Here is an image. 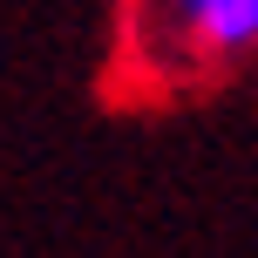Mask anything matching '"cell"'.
I'll use <instances>...</instances> for the list:
<instances>
[{"label":"cell","instance_id":"obj_1","mask_svg":"<svg viewBox=\"0 0 258 258\" xmlns=\"http://www.w3.org/2000/svg\"><path fill=\"white\" fill-rule=\"evenodd\" d=\"M156 14L197 61H245L258 48V0H156Z\"/></svg>","mask_w":258,"mask_h":258}]
</instances>
